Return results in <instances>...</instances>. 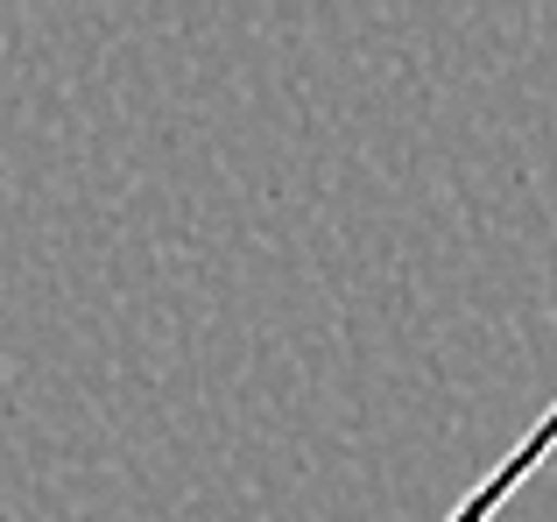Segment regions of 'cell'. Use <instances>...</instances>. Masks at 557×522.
<instances>
[{
    "label": "cell",
    "mask_w": 557,
    "mask_h": 522,
    "mask_svg": "<svg viewBox=\"0 0 557 522\" xmlns=\"http://www.w3.org/2000/svg\"><path fill=\"white\" fill-rule=\"evenodd\" d=\"M550 452H557V402H550L544 417H536L530 431H522L516 445H508V452H502V467H494L487 481H480V487H473V495H466V501H459V509H451L445 522H494V515L508 509V501L522 495V487L536 481V473H544V459H550Z\"/></svg>",
    "instance_id": "cell-1"
}]
</instances>
